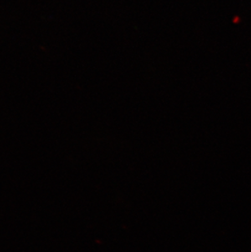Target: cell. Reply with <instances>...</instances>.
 Instances as JSON below:
<instances>
[]
</instances>
